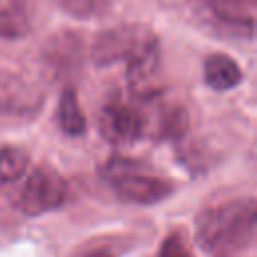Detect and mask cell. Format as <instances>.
Wrapping results in <instances>:
<instances>
[{"instance_id": "1", "label": "cell", "mask_w": 257, "mask_h": 257, "mask_svg": "<svg viewBox=\"0 0 257 257\" xmlns=\"http://www.w3.org/2000/svg\"><path fill=\"white\" fill-rule=\"evenodd\" d=\"M255 233V201L235 199L211 207L197 219V241L205 251L231 253L251 245Z\"/></svg>"}, {"instance_id": "2", "label": "cell", "mask_w": 257, "mask_h": 257, "mask_svg": "<svg viewBox=\"0 0 257 257\" xmlns=\"http://www.w3.org/2000/svg\"><path fill=\"white\" fill-rule=\"evenodd\" d=\"M102 179L120 201L133 205L159 203L173 191V185L153 175L145 163L126 157H110L102 167Z\"/></svg>"}, {"instance_id": "3", "label": "cell", "mask_w": 257, "mask_h": 257, "mask_svg": "<svg viewBox=\"0 0 257 257\" xmlns=\"http://www.w3.org/2000/svg\"><path fill=\"white\" fill-rule=\"evenodd\" d=\"M153 38H157L155 32L145 24H120L100 32L94 38L90 56L98 66H106L120 60L126 62Z\"/></svg>"}, {"instance_id": "4", "label": "cell", "mask_w": 257, "mask_h": 257, "mask_svg": "<svg viewBox=\"0 0 257 257\" xmlns=\"http://www.w3.org/2000/svg\"><path fill=\"white\" fill-rule=\"evenodd\" d=\"M66 199V185L52 167L34 169L18 191L16 207L30 217L60 207Z\"/></svg>"}, {"instance_id": "5", "label": "cell", "mask_w": 257, "mask_h": 257, "mask_svg": "<svg viewBox=\"0 0 257 257\" xmlns=\"http://www.w3.org/2000/svg\"><path fill=\"white\" fill-rule=\"evenodd\" d=\"M98 131L110 145L137 143L145 135V116L141 102L135 104L120 96H112L100 108Z\"/></svg>"}, {"instance_id": "6", "label": "cell", "mask_w": 257, "mask_h": 257, "mask_svg": "<svg viewBox=\"0 0 257 257\" xmlns=\"http://www.w3.org/2000/svg\"><path fill=\"white\" fill-rule=\"evenodd\" d=\"M44 102V92L20 74L0 70V118H30Z\"/></svg>"}, {"instance_id": "7", "label": "cell", "mask_w": 257, "mask_h": 257, "mask_svg": "<svg viewBox=\"0 0 257 257\" xmlns=\"http://www.w3.org/2000/svg\"><path fill=\"white\" fill-rule=\"evenodd\" d=\"M161 66V46L159 38H153L139 52H135L126 60V80L137 98L157 96L159 88H155V78Z\"/></svg>"}, {"instance_id": "8", "label": "cell", "mask_w": 257, "mask_h": 257, "mask_svg": "<svg viewBox=\"0 0 257 257\" xmlns=\"http://www.w3.org/2000/svg\"><path fill=\"white\" fill-rule=\"evenodd\" d=\"M80 50H82V42L76 34L72 32H62L54 38H50V42L44 48V62L46 66L58 74V76H66L70 72H74L80 64Z\"/></svg>"}, {"instance_id": "9", "label": "cell", "mask_w": 257, "mask_h": 257, "mask_svg": "<svg viewBox=\"0 0 257 257\" xmlns=\"http://www.w3.org/2000/svg\"><path fill=\"white\" fill-rule=\"evenodd\" d=\"M203 78L207 82V86H211L213 90H231L235 88L241 78L243 72L239 68V64L223 52H213L205 58L203 64Z\"/></svg>"}, {"instance_id": "10", "label": "cell", "mask_w": 257, "mask_h": 257, "mask_svg": "<svg viewBox=\"0 0 257 257\" xmlns=\"http://www.w3.org/2000/svg\"><path fill=\"white\" fill-rule=\"evenodd\" d=\"M28 0H0V38H20L30 30Z\"/></svg>"}, {"instance_id": "11", "label": "cell", "mask_w": 257, "mask_h": 257, "mask_svg": "<svg viewBox=\"0 0 257 257\" xmlns=\"http://www.w3.org/2000/svg\"><path fill=\"white\" fill-rule=\"evenodd\" d=\"M56 120L64 135L68 137H80L86 131V118L80 110V104L76 100V92L72 88H64L58 100L56 108Z\"/></svg>"}, {"instance_id": "12", "label": "cell", "mask_w": 257, "mask_h": 257, "mask_svg": "<svg viewBox=\"0 0 257 257\" xmlns=\"http://www.w3.org/2000/svg\"><path fill=\"white\" fill-rule=\"evenodd\" d=\"M30 165V157L24 149L4 147L0 149V185L16 183Z\"/></svg>"}, {"instance_id": "13", "label": "cell", "mask_w": 257, "mask_h": 257, "mask_svg": "<svg viewBox=\"0 0 257 257\" xmlns=\"http://www.w3.org/2000/svg\"><path fill=\"white\" fill-rule=\"evenodd\" d=\"M58 6L72 18L78 20H86L92 16H98L104 6L106 0H58Z\"/></svg>"}, {"instance_id": "14", "label": "cell", "mask_w": 257, "mask_h": 257, "mask_svg": "<svg viewBox=\"0 0 257 257\" xmlns=\"http://www.w3.org/2000/svg\"><path fill=\"white\" fill-rule=\"evenodd\" d=\"M159 257H193V253L189 251L181 235H169L161 245Z\"/></svg>"}, {"instance_id": "15", "label": "cell", "mask_w": 257, "mask_h": 257, "mask_svg": "<svg viewBox=\"0 0 257 257\" xmlns=\"http://www.w3.org/2000/svg\"><path fill=\"white\" fill-rule=\"evenodd\" d=\"M76 257H114V255L110 251H106V249H92V251H84V253H80Z\"/></svg>"}]
</instances>
